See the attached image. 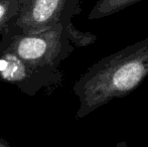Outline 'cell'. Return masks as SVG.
<instances>
[{"instance_id":"cell-9","label":"cell","mask_w":148,"mask_h":147,"mask_svg":"<svg viewBox=\"0 0 148 147\" xmlns=\"http://www.w3.org/2000/svg\"><path fill=\"white\" fill-rule=\"evenodd\" d=\"M113 147H128V146H127V142L126 141H121V142H119V143H117L115 146H113Z\"/></svg>"},{"instance_id":"cell-2","label":"cell","mask_w":148,"mask_h":147,"mask_svg":"<svg viewBox=\"0 0 148 147\" xmlns=\"http://www.w3.org/2000/svg\"><path fill=\"white\" fill-rule=\"evenodd\" d=\"M66 27L59 24L36 34H19L6 29L0 36V53H10L39 67L60 70L74 51Z\"/></svg>"},{"instance_id":"cell-5","label":"cell","mask_w":148,"mask_h":147,"mask_svg":"<svg viewBox=\"0 0 148 147\" xmlns=\"http://www.w3.org/2000/svg\"><path fill=\"white\" fill-rule=\"evenodd\" d=\"M141 0H98L88 14L90 20L101 19L125 9Z\"/></svg>"},{"instance_id":"cell-7","label":"cell","mask_w":148,"mask_h":147,"mask_svg":"<svg viewBox=\"0 0 148 147\" xmlns=\"http://www.w3.org/2000/svg\"><path fill=\"white\" fill-rule=\"evenodd\" d=\"M66 34L69 40L75 47H85L97 41V36L92 32L81 31L74 25L73 22L66 26Z\"/></svg>"},{"instance_id":"cell-3","label":"cell","mask_w":148,"mask_h":147,"mask_svg":"<svg viewBox=\"0 0 148 147\" xmlns=\"http://www.w3.org/2000/svg\"><path fill=\"white\" fill-rule=\"evenodd\" d=\"M20 11L7 29L36 34L59 24L66 27L80 13L81 0H19Z\"/></svg>"},{"instance_id":"cell-1","label":"cell","mask_w":148,"mask_h":147,"mask_svg":"<svg viewBox=\"0 0 148 147\" xmlns=\"http://www.w3.org/2000/svg\"><path fill=\"white\" fill-rule=\"evenodd\" d=\"M148 77V37L92 65L74 84L79 99L76 119L87 117L111 100L132 93Z\"/></svg>"},{"instance_id":"cell-8","label":"cell","mask_w":148,"mask_h":147,"mask_svg":"<svg viewBox=\"0 0 148 147\" xmlns=\"http://www.w3.org/2000/svg\"><path fill=\"white\" fill-rule=\"evenodd\" d=\"M0 147H13L11 144L8 143V141L6 139H4L3 137L0 136Z\"/></svg>"},{"instance_id":"cell-6","label":"cell","mask_w":148,"mask_h":147,"mask_svg":"<svg viewBox=\"0 0 148 147\" xmlns=\"http://www.w3.org/2000/svg\"><path fill=\"white\" fill-rule=\"evenodd\" d=\"M19 0H0V36L19 14Z\"/></svg>"},{"instance_id":"cell-4","label":"cell","mask_w":148,"mask_h":147,"mask_svg":"<svg viewBox=\"0 0 148 147\" xmlns=\"http://www.w3.org/2000/svg\"><path fill=\"white\" fill-rule=\"evenodd\" d=\"M62 79L60 70L39 67L10 53H0V81L17 87L27 96L51 94L62 85Z\"/></svg>"}]
</instances>
